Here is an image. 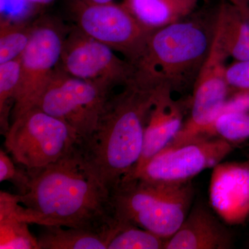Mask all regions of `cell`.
Returning <instances> with one entry per match:
<instances>
[{"label":"cell","mask_w":249,"mask_h":249,"mask_svg":"<svg viewBox=\"0 0 249 249\" xmlns=\"http://www.w3.org/2000/svg\"><path fill=\"white\" fill-rule=\"evenodd\" d=\"M28 173L27 190L18 196L29 224L99 232L115 227L110 193L85 164L78 145L55 163Z\"/></svg>","instance_id":"cell-1"},{"label":"cell","mask_w":249,"mask_h":249,"mask_svg":"<svg viewBox=\"0 0 249 249\" xmlns=\"http://www.w3.org/2000/svg\"><path fill=\"white\" fill-rule=\"evenodd\" d=\"M109 95L97 127L78 147L85 164L109 191L129 175L139 163L155 91L132 83Z\"/></svg>","instance_id":"cell-2"},{"label":"cell","mask_w":249,"mask_h":249,"mask_svg":"<svg viewBox=\"0 0 249 249\" xmlns=\"http://www.w3.org/2000/svg\"><path fill=\"white\" fill-rule=\"evenodd\" d=\"M217 24V10L209 16H193L157 29L134 65L131 83L140 89L170 92L193 91L209 56Z\"/></svg>","instance_id":"cell-3"},{"label":"cell","mask_w":249,"mask_h":249,"mask_svg":"<svg viewBox=\"0 0 249 249\" xmlns=\"http://www.w3.org/2000/svg\"><path fill=\"white\" fill-rule=\"evenodd\" d=\"M194 196L192 181L149 182L122 179L110 191L116 221L127 222L167 240L186 219Z\"/></svg>","instance_id":"cell-4"},{"label":"cell","mask_w":249,"mask_h":249,"mask_svg":"<svg viewBox=\"0 0 249 249\" xmlns=\"http://www.w3.org/2000/svg\"><path fill=\"white\" fill-rule=\"evenodd\" d=\"M4 137L6 150L28 172L66 157L80 140L71 126L36 107L13 120Z\"/></svg>","instance_id":"cell-5"},{"label":"cell","mask_w":249,"mask_h":249,"mask_svg":"<svg viewBox=\"0 0 249 249\" xmlns=\"http://www.w3.org/2000/svg\"><path fill=\"white\" fill-rule=\"evenodd\" d=\"M111 91L104 85L72 76L58 65L36 107L66 123L84 140L97 127Z\"/></svg>","instance_id":"cell-6"},{"label":"cell","mask_w":249,"mask_h":249,"mask_svg":"<svg viewBox=\"0 0 249 249\" xmlns=\"http://www.w3.org/2000/svg\"><path fill=\"white\" fill-rule=\"evenodd\" d=\"M72 17L85 34L124 55L134 65L142 56L155 30L139 22L122 4H88L72 0Z\"/></svg>","instance_id":"cell-7"},{"label":"cell","mask_w":249,"mask_h":249,"mask_svg":"<svg viewBox=\"0 0 249 249\" xmlns=\"http://www.w3.org/2000/svg\"><path fill=\"white\" fill-rule=\"evenodd\" d=\"M65 37L61 27L52 19L45 18L33 24L30 40L20 56L12 121L37 106L60 63Z\"/></svg>","instance_id":"cell-8"},{"label":"cell","mask_w":249,"mask_h":249,"mask_svg":"<svg viewBox=\"0 0 249 249\" xmlns=\"http://www.w3.org/2000/svg\"><path fill=\"white\" fill-rule=\"evenodd\" d=\"M228 58L216 29L209 56L192 91L189 116L178 135L166 147L181 146L196 142L219 116L230 93L226 79Z\"/></svg>","instance_id":"cell-9"},{"label":"cell","mask_w":249,"mask_h":249,"mask_svg":"<svg viewBox=\"0 0 249 249\" xmlns=\"http://www.w3.org/2000/svg\"><path fill=\"white\" fill-rule=\"evenodd\" d=\"M59 67L72 76L113 89L133 79L134 67L110 47L73 27L65 37Z\"/></svg>","instance_id":"cell-10"},{"label":"cell","mask_w":249,"mask_h":249,"mask_svg":"<svg viewBox=\"0 0 249 249\" xmlns=\"http://www.w3.org/2000/svg\"><path fill=\"white\" fill-rule=\"evenodd\" d=\"M223 139H202L175 147H165L129 178L149 182L181 183L191 181L201 172L213 168L235 150Z\"/></svg>","instance_id":"cell-11"},{"label":"cell","mask_w":249,"mask_h":249,"mask_svg":"<svg viewBox=\"0 0 249 249\" xmlns=\"http://www.w3.org/2000/svg\"><path fill=\"white\" fill-rule=\"evenodd\" d=\"M214 212L227 224L237 225L248 219L249 160L225 162L214 167L209 188Z\"/></svg>","instance_id":"cell-12"},{"label":"cell","mask_w":249,"mask_h":249,"mask_svg":"<svg viewBox=\"0 0 249 249\" xmlns=\"http://www.w3.org/2000/svg\"><path fill=\"white\" fill-rule=\"evenodd\" d=\"M185 109V102L175 100L173 93L168 90L155 91V101L145 126L142 157L133 171L124 178L137 173L173 142L186 120Z\"/></svg>","instance_id":"cell-13"},{"label":"cell","mask_w":249,"mask_h":249,"mask_svg":"<svg viewBox=\"0 0 249 249\" xmlns=\"http://www.w3.org/2000/svg\"><path fill=\"white\" fill-rule=\"evenodd\" d=\"M233 237L202 203L190 210L178 231L165 241L163 249H230Z\"/></svg>","instance_id":"cell-14"},{"label":"cell","mask_w":249,"mask_h":249,"mask_svg":"<svg viewBox=\"0 0 249 249\" xmlns=\"http://www.w3.org/2000/svg\"><path fill=\"white\" fill-rule=\"evenodd\" d=\"M199 0H123L134 18L152 30L178 22L194 13Z\"/></svg>","instance_id":"cell-15"},{"label":"cell","mask_w":249,"mask_h":249,"mask_svg":"<svg viewBox=\"0 0 249 249\" xmlns=\"http://www.w3.org/2000/svg\"><path fill=\"white\" fill-rule=\"evenodd\" d=\"M18 195L0 192V249H40L37 237L23 219Z\"/></svg>","instance_id":"cell-16"},{"label":"cell","mask_w":249,"mask_h":249,"mask_svg":"<svg viewBox=\"0 0 249 249\" xmlns=\"http://www.w3.org/2000/svg\"><path fill=\"white\" fill-rule=\"evenodd\" d=\"M217 33L229 58L249 60V16L229 1L217 9Z\"/></svg>","instance_id":"cell-17"},{"label":"cell","mask_w":249,"mask_h":249,"mask_svg":"<svg viewBox=\"0 0 249 249\" xmlns=\"http://www.w3.org/2000/svg\"><path fill=\"white\" fill-rule=\"evenodd\" d=\"M114 228L109 231L99 232L78 228L45 227L37 237L39 249H107Z\"/></svg>","instance_id":"cell-18"},{"label":"cell","mask_w":249,"mask_h":249,"mask_svg":"<svg viewBox=\"0 0 249 249\" xmlns=\"http://www.w3.org/2000/svg\"><path fill=\"white\" fill-rule=\"evenodd\" d=\"M212 138L223 139L237 147L247 142L249 139V110L223 113L196 141Z\"/></svg>","instance_id":"cell-19"},{"label":"cell","mask_w":249,"mask_h":249,"mask_svg":"<svg viewBox=\"0 0 249 249\" xmlns=\"http://www.w3.org/2000/svg\"><path fill=\"white\" fill-rule=\"evenodd\" d=\"M165 241L132 223L116 221L107 249H163Z\"/></svg>","instance_id":"cell-20"},{"label":"cell","mask_w":249,"mask_h":249,"mask_svg":"<svg viewBox=\"0 0 249 249\" xmlns=\"http://www.w3.org/2000/svg\"><path fill=\"white\" fill-rule=\"evenodd\" d=\"M20 57L0 64V127L1 133L9 130V116L12 114L20 78Z\"/></svg>","instance_id":"cell-21"},{"label":"cell","mask_w":249,"mask_h":249,"mask_svg":"<svg viewBox=\"0 0 249 249\" xmlns=\"http://www.w3.org/2000/svg\"><path fill=\"white\" fill-rule=\"evenodd\" d=\"M33 24L27 25L1 19L0 24V64L19 58L27 48Z\"/></svg>","instance_id":"cell-22"},{"label":"cell","mask_w":249,"mask_h":249,"mask_svg":"<svg viewBox=\"0 0 249 249\" xmlns=\"http://www.w3.org/2000/svg\"><path fill=\"white\" fill-rule=\"evenodd\" d=\"M17 163L2 149L0 150V181H11L22 194L29 185V173L26 169H20Z\"/></svg>","instance_id":"cell-23"},{"label":"cell","mask_w":249,"mask_h":249,"mask_svg":"<svg viewBox=\"0 0 249 249\" xmlns=\"http://www.w3.org/2000/svg\"><path fill=\"white\" fill-rule=\"evenodd\" d=\"M226 79L230 91H249V60L235 61L227 67Z\"/></svg>","instance_id":"cell-24"},{"label":"cell","mask_w":249,"mask_h":249,"mask_svg":"<svg viewBox=\"0 0 249 249\" xmlns=\"http://www.w3.org/2000/svg\"><path fill=\"white\" fill-rule=\"evenodd\" d=\"M227 1L237 6L246 16H249V0H227Z\"/></svg>","instance_id":"cell-25"},{"label":"cell","mask_w":249,"mask_h":249,"mask_svg":"<svg viewBox=\"0 0 249 249\" xmlns=\"http://www.w3.org/2000/svg\"><path fill=\"white\" fill-rule=\"evenodd\" d=\"M28 1L31 3V4L37 5H47L51 4L55 0H27Z\"/></svg>","instance_id":"cell-26"},{"label":"cell","mask_w":249,"mask_h":249,"mask_svg":"<svg viewBox=\"0 0 249 249\" xmlns=\"http://www.w3.org/2000/svg\"><path fill=\"white\" fill-rule=\"evenodd\" d=\"M88 4H104V3L111 2L113 0H81Z\"/></svg>","instance_id":"cell-27"},{"label":"cell","mask_w":249,"mask_h":249,"mask_svg":"<svg viewBox=\"0 0 249 249\" xmlns=\"http://www.w3.org/2000/svg\"><path fill=\"white\" fill-rule=\"evenodd\" d=\"M249 219V213L248 219Z\"/></svg>","instance_id":"cell-28"},{"label":"cell","mask_w":249,"mask_h":249,"mask_svg":"<svg viewBox=\"0 0 249 249\" xmlns=\"http://www.w3.org/2000/svg\"></svg>","instance_id":"cell-29"}]
</instances>
